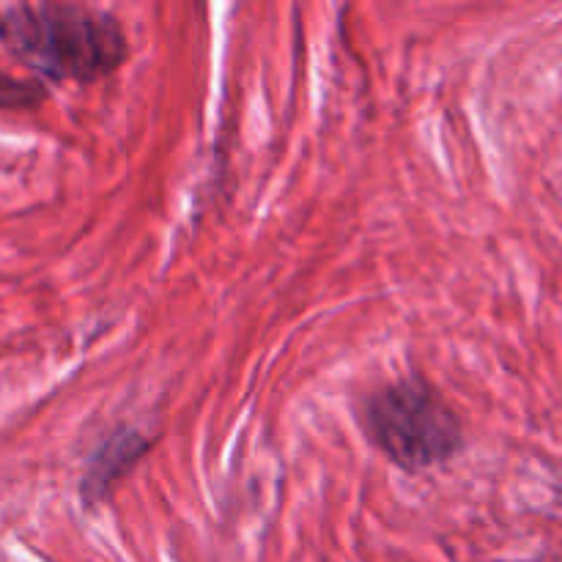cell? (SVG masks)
Returning <instances> with one entry per match:
<instances>
[{"label":"cell","instance_id":"obj_1","mask_svg":"<svg viewBox=\"0 0 562 562\" xmlns=\"http://www.w3.org/2000/svg\"><path fill=\"white\" fill-rule=\"evenodd\" d=\"M0 44L58 82H97L130 58V38L108 11L77 3H16L0 11Z\"/></svg>","mask_w":562,"mask_h":562},{"label":"cell","instance_id":"obj_2","mask_svg":"<svg viewBox=\"0 0 562 562\" xmlns=\"http://www.w3.org/2000/svg\"><path fill=\"white\" fill-rule=\"evenodd\" d=\"M368 442L406 472L448 464L464 450V426L448 401L423 379L373 390L360 406Z\"/></svg>","mask_w":562,"mask_h":562},{"label":"cell","instance_id":"obj_3","mask_svg":"<svg viewBox=\"0 0 562 562\" xmlns=\"http://www.w3.org/2000/svg\"><path fill=\"white\" fill-rule=\"evenodd\" d=\"M148 439L143 434L135 431H121L115 437H110L108 442L99 448V453L93 456L91 464H88L86 477H82L80 492L86 494L88 503H97V499L108 497L110 488L119 486V481H124L132 472V467L146 456Z\"/></svg>","mask_w":562,"mask_h":562},{"label":"cell","instance_id":"obj_4","mask_svg":"<svg viewBox=\"0 0 562 562\" xmlns=\"http://www.w3.org/2000/svg\"><path fill=\"white\" fill-rule=\"evenodd\" d=\"M47 99L42 82L0 71V110H31Z\"/></svg>","mask_w":562,"mask_h":562}]
</instances>
